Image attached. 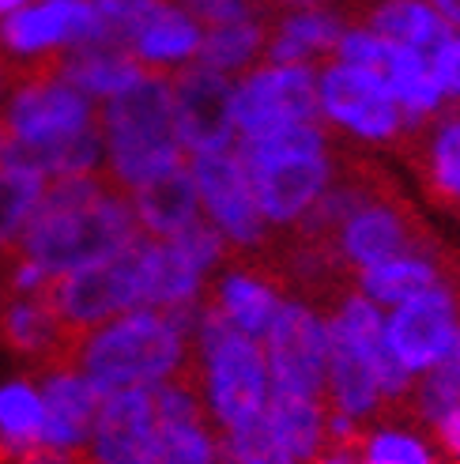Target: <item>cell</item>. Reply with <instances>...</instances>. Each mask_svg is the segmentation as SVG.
Masks as SVG:
<instances>
[{"label":"cell","instance_id":"cell-1","mask_svg":"<svg viewBox=\"0 0 460 464\" xmlns=\"http://www.w3.org/2000/svg\"><path fill=\"white\" fill-rule=\"evenodd\" d=\"M140 235L144 230L132 212V197L106 174H80L45 185L15 249L57 280L129 249Z\"/></svg>","mask_w":460,"mask_h":464},{"label":"cell","instance_id":"cell-2","mask_svg":"<svg viewBox=\"0 0 460 464\" xmlns=\"http://www.w3.org/2000/svg\"><path fill=\"white\" fill-rule=\"evenodd\" d=\"M204 314L200 306L177 310H125L76 336L72 362L102 397L118 389H155L170 378L189 374L193 333Z\"/></svg>","mask_w":460,"mask_h":464},{"label":"cell","instance_id":"cell-3","mask_svg":"<svg viewBox=\"0 0 460 464\" xmlns=\"http://www.w3.org/2000/svg\"><path fill=\"white\" fill-rule=\"evenodd\" d=\"M238 155L275 238L291 235L343 174L340 140L321 121H298L264 136H249L238 140Z\"/></svg>","mask_w":460,"mask_h":464},{"label":"cell","instance_id":"cell-4","mask_svg":"<svg viewBox=\"0 0 460 464\" xmlns=\"http://www.w3.org/2000/svg\"><path fill=\"white\" fill-rule=\"evenodd\" d=\"M99 129L106 144L102 174L125 193L144 189L189 162L174 125L170 76L163 72H148L125 95L102 102Z\"/></svg>","mask_w":460,"mask_h":464},{"label":"cell","instance_id":"cell-5","mask_svg":"<svg viewBox=\"0 0 460 464\" xmlns=\"http://www.w3.org/2000/svg\"><path fill=\"white\" fill-rule=\"evenodd\" d=\"M189 378L196 382L204 411H208V420L219 434L261 420L272 401L264 343L235 329V324H226L208 306H204L193 333Z\"/></svg>","mask_w":460,"mask_h":464},{"label":"cell","instance_id":"cell-6","mask_svg":"<svg viewBox=\"0 0 460 464\" xmlns=\"http://www.w3.org/2000/svg\"><path fill=\"white\" fill-rule=\"evenodd\" d=\"M317 118L340 144L362 151H388L411 140L407 118L381 68L325 61L317 68Z\"/></svg>","mask_w":460,"mask_h":464},{"label":"cell","instance_id":"cell-7","mask_svg":"<svg viewBox=\"0 0 460 464\" xmlns=\"http://www.w3.org/2000/svg\"><path fill=\"white\" fill-rule=\"evenodd\" d=\"M0 121H5L12 151H38L53 148L61 140L99 129V102H91L83 91L68 83L53 61H34L23 68V76L8 91L5 106H0Z\"/></svg>","mask_w":460,"mask_h":464},{"label":"cell","instance_id":"cell-8","mask_svg":"<svg viewBox=\"0 0 460 464\" xmlns=\"http://www.w3.org/2000/svg\"><path fill=\"white\" fill-rule=\"evenodd\" d=\"M268 355L272 392H298V397H325L332 336L325 298L306 291H287L280 314L261 336Z\"/></svg>","mask_w":460,"mask_h":464},{"label":"cell","instance_id":"cell-9","mask_svg":"<svg viewBox=\"0 0 460 464\" xmlns=\"http://www.w3.org/2000/svg\"><path fill=\"white\" fill-rule=\"evenodd\" d=\"M189 174L200 193V216L226 238V246L238 257H264L275 235L261 212V200L238 155V144L189 155Z\"/></svg>","mask_w":460,"mask_h":464},{"label":"cell","instance_id":"cell-10","mask_svg":"<svg viewBox=\"0 0 460 464\" xmlns=\"http://www.w3.org/2000/svg\"><path fill=\"white\" fill-rule=\"evenodd\" d=\"M144 238V235H140ZM140 238L129 249L113 253V257L76 268L68 276H57L50 287V303L61 314V321L76 336L95 329V324L118 317L125 310L148 306V284H144V257H140Z\"/></svg>","mask_w":460,"mask_h":464},{"label":"cell","instance_id":"cell-11","mask_svg":"<svg viewBox=\"0 0 460 464\" xmlns=\"http://www.w3.org/2000/svg\"><path fill=\"white\" fill-rule=\"evenodd\" d=\"M230 118L238 140L317 118V68L261 61L230 83Z\"/></svg>","mask_w":460,"mask_h":464},{"label":"cell","instance_id":"cell-12","mask_svg":"<svg viewBox=\"0 0 460 464\" xmlns=\"http://www.w3.org/2000/svg\"><path fill=\"white\" fill-rule=\"evenodd\" d=\"M460 340V280L449 272L434 287L385 310V352L411 374L442 366Z\"/></svg>","mask_w":460,"mask_h":464},{"label":"cell","instance_id":"cell-13","mask_svg":"<svg viewBox=\"0 0 460 464\" xmlns=\"http://www.w3.org/2000/svg\"><path fill=\"white\" fill-rule=\"evenodd\" d=\"M430 230L416 219V212L388 189H374L355 212L336 227V235L329 238L340 268L348 272V280L355 272L370 268L393 253L416 246L419 238H426Z\"/></svg>","mask_w":460,"mask_h":464},{"label":"cell","instance_id":"cell-14","mask_svg":"<svg viewBox=\"0 0 460 464\" xmlns=\"http://www.w3.org/2000/svg\"><path fill=\"white\" fill-rule=\"evenodd\" d=\"M230 83L235 80L212 72L200 61L186 64L181 72L170 76L174 125H177V140L186 148V155L238 144L235 118H230Z\"/></svg>","mask_w":460,"mask_h":464},{"label":"cell","instance_id":"cell-15","mask_svg":"<svg viewBox=\"0 0 460 464\" xmlns=\"http://www.w3.org/2000/svg\"><path fill=\"white\" fill-rule=\"evenodd\" d=\"M287 280L280 276L275 265H264L261 257H230L208 284V298L204 306L219 314L226 324L249 333V336H264L268 324L280 314L283 298H287Z\"/></svg>","mask_w":460,"mask_h":464},{"label":"cell","instance_id":"cell-16","mask_svg":"<svg viewBox=\"0 0 460 464\" xmlns=\"http://www.w3.org/2000/svg\"><path fill=\"white\" fill-rule=\"evenodd\" d=\"M87 31H91L87 0H31V5L0 19V50L23 64L53 61L64 50L87 42Z\"/></svg>","mask_w":460,"mask_h":464},{"label":"cell","instance_id":"cell-17","mask_svg":"<svg viewBox=\"0 0 460 464\" xmlns=\"http://www.w3.org/2000/svg\"><path fill=\"white\" fill-rule=\"evenodd\" d=\"M158 430L155 392L151 389H118L102 397L95 430L87 438V464H140Z\"/></svg>","mask_w":460,"mask_h":464},{"label":"cell","instance_id":"cell-18","mask_svg":"<svg viewBox=\"0 0 460 464\" xmlns=\"http://www.w3.org/2000/svg\"><path fill=\"white\" fill-rule=\"evenodd\" d=\"M38 389H42V404H45L42 446L83 453L91 430H95V420H99L102 392L87 382V374L76 362L45 366L38 378Z\"/></svg>","mask_w":460,"mask_h":464},{"label":"cell","instance_id":"cell-19","mask_svg":"<svg viewBox=\"0 0 460 464\" xmlns=\"http://www.w3.org/2000/svg\"><path fill=\"white\" fill-rule=\"evenodd\" d=\"M0 340L19 359L38 362H72L76 333L61 321L50 295H5L0 298Z\"/></svg>","mask_w":460,"mask_h":464},{"label":"cell","instance_id":"cell-20","mask_svg":"<svg viewBox=\"0 0 460 464\" xmlns=\"http://www.w3.org/2000/svg\"><path fill=\"white\" fill-rule=\"evenodd\" d=\"M446 276H449L446 249L434 242V235H426V238H419L416 246L393 253V257H385V261H378V265H370V268L355 272L351 284H355L366 298H374L381 310H393V306L404 303V298L434 287L438 280H446Z\"/></svg>","mask_w":460,"mask_h":464},{"label":"cell","instance_id":"cell-21","mask_svg":"<svg viewBox=\"0 0 460 464\" xmlns=\"http://www.w3.org/2000/svg\"><path fill=\"white\" fill-rule=\"evenodd\" d=\"M348 12L336 8H291L268 15V61L280 64H310L321 68L332 61L336 42L348 27Z\"/></svg>","mask_w":460,"mask_h":464},{"label":"cell","instance_id":"cell-22","mask_svg":"<svg viewBox=\"0 0 460 464\" xmlns=\"http://www.w3.org/2000/svg\"><path fill=\"white\" fill-rule=\"evenodd\" d=\"M200 42H204V23L181 0H163L158 12L140 27V34L132 38L129 50L148 72L174 76L200 57Z\"/></svg>","mask_w":460,"mask_h":464},{"label":"cell","instance_id":"cell-23","mask_svg":"<svg viewBox=\"0 0 460 464\" xmlns=\"http://www.w3.org/2000/svg\"><path fill=\"white\" fill-rule=\"evenodd\" d=\"M411 140H416V170L426 197L460 216V106H446Z\"/></svg>","mask_w":460,"mask_h":464},{"label":"cell","instance_id":"cell-24","mask_svg":"<svg viewBox=\"0 0 460 464\" xmlns=\"http://www.w3.org/2000/svg\"><path fill=\"white\" fill-rule=\"evenodd\" d=\"M53 68L99 106L125 95L132 83L148 76V68L132 57V50H125V45H95V42L64 50L61 57H53Z\"/></svg>","mask_w":460,"mask_h":464},{"label":"cell","instance_id":"cell-25","mask_svg":"<svg viewBox=\"0 0 460 464\" xmlns=\"http://www.w3.org/2000/svg\"><path fill=\"white\" fill-rule=\"evenodd\" d=\"M381 76H385L388 91L397 95L411 136L449 106L438 76H434V64H430L426 50H411V45H393L388 42V53L381 61Z\"/></svg>","mask_w":460,"mask_h":464},{"label":"cell","instance_id":"cell-26","mask_svg":"<svg viewBox=\"0 0 460 464\" xmlns=\"http://www.w3.org/2000/svg\"><path fill=\"white\" fill-rule=\"evenodd\" d=\"M129 197H132V212L140 219V230L148 238H174L189 223L200 219V193L189 174V162Z\"/></svg>","mask_w":460,"mask_h":464},{"label":"cell","instance_id":"cell-27","mask_svg":"<svg viewBox=\"0 0 460 464\" xmlns=\"http://www.w3.org/2000/svg\"><path fill=\"white\" fill-rule=\"evenodd\" d=\"M268 15H249V19H235V23H219V27H204V42H200V64L212 68V72L238 80L242 72H249L253 64L264 61L268 50Z\"/></svg>","mask_w":460,"mask_h":464},{"label":"cell","instance_id":"cell-28","mask_svg":"<svg viewBox=\"0 0 460 464\" xmlns=\"http://www.w3.org/2000/svg\"><path fill=\"white\" fill-rule=\"evenodd\" d=\"M362 19L393 45H411V50H434L453 27L430 0H366Z\"/></svg>","mask_w":460,"mask_h":464},{"label":"cell","instance_id":"cell-29","mask_svg":"<svg viewBox=\"0 0 460 464\" xmlns=\"http://www.w3.org/2000/svg\"><path fill=\"white\" fill-rule=\"evenodd\" d=\"M359 460L362 464H446L438 446L430 442V434L397 411H385L381 420L366 423L362 442H359Z\"/></svg>","mask_w":460,"mask_h":464},{"label":"cell","instance_id":"cell-30","mask_svg":"<svg viewBox=\"0 0 460 464\" xmlns=\"http://www.w3.org/2000/svg\"><path fill=\"white\" fill-rule=\"evenodd\" d=\"M325 397H298V392H272V401L264 408V423L272 434L298 457V460H313L321 450L329 446L325 438Z\"/></svg>","mask_w":460,"mask_h":464},{"label":"cell","instance_id":"cell-31","mask_svg":"<svg viewBox=\"0 0 460 464\" xmlns=\"http://www.w3.org/2000/svg\"><path fill=\"white\" fill-rule=\"evenodd\" d=\"M45 404L38 382H8L0 385V453L19 457L42 446Z\"/></svg>","mask_w":460,"mask_h":464},{"label":"cell","instance_id":"cell-32","mask_svg":"<svg viewBox=\"0 0 460 464\" xmlns=\"http://www.w3.org/2000/svg\"><path fill=\"white\" fill-rule=\"evenodd\" d=\"M45 185H50V178L42 170L19 167V162H0V257L19 246Z\"/></svg>","mask_w":460,"mask_h":464},{"label":"cell","instance_id":"cell-33","mask_svg":"<svg viewBox=\"0 0 460 464\" xmlns=\"http://www.w3.org/2000/svg\"><path fill=\"white\" fill-rule=\"evenodd\" d=\"M140 464H223L219 430L212 427L208 415L204 420L158 423Z\"/></svg>","mask_w":460,"mask_h":464},{"label":"cell","instance_id":"cell-34","mask_svg":"<svg viewBox=\"0 0 460 464\" xmlns=\"http://www.w3.org/2000/svg\"><path fill=\"white\" fill-rule=\"evenodd\" d=\"M374 189H378V185H374L370 178H362V174H340V178L329 185V189H325V197H321V200L310 208V216L298 223L291 235L313 238V242H329V238L336 235V227L348 219Z\"/></svg>","mask_w":460,"mask_h":464},{"label":"cell","instance_id":"cell-35","mask_svg":"<svg viewBox=\"0 0 460 464\" xmlns=\"http://www.w3.org/2000/svg\"><path fill=\"white\" fill-rule=\"evenodd\" d=\"M91 5V31L87 42L95 45H132L144 23L158 12L163 0H87ZM83 45V42H80Z\"/></svg>","mask_w":460,"mask_h":464},{"label":"cell","instance_id":"cell-36","mask_svg":"<svg viewBox=\"0 0 460 464\" xmlns=\"http://www.w3.org/2000/svg\"><path fill=\"white\" fill-rule=\"evenodd\" d=\"M219 453L223 464H302L280 438L272 434V427L261 420H253L238 430H223L219 434Z\"/></svg>","mask_w":460,"mask_h":464},{"label":"cell","instance_id":"cell-37","mask_svg":"<svg viewBox=\"0 0 460 464\" xmlns=\"http://www.w3.org/2000/svg\"><path fill=\"white\" fill-rule=\"evenodd\" d=\"M456 404H460V378L442 362V366H434V370H426V374L416 378V389H411L404 408L423 430H430Z\"/></svg>","mask_w":460,"mask_h":464},{"label":"cell","instance_id":"cell-38","mask_svg":"<svg viewBox=\"0 0 460 464\" xmlns=\"http://www.w3.org/2000/svg\"><path fill=\"white\" fill-rule=\"evenodd\" d=\"M385 53H388V42L359 15V19H348V27H343L332 57L348 61V64H359V68H381Z\"/></svg>","mask_w":460,"mask_h":464},{"label":"cell","instance_id":"cell-39","mask_svg":"<svg viewBox=\"0 0 460 464\" xmlns=\"http://www.w3.org/2000/svg\"><path fill=\"white\" fill-rule=\"evenodd\" d=\"M430 64H434V76H438V83L446 91V102L460 106V27H453L438 45H434Z\"/></svg>","mask_w":460,"mask_h":464},{"label":"cell","instance_id":"cell-40","mask_svg":"<svg viewBox=\"0 0 460 464\" xmlns=\"http://www.w3.org/2000/svg\"><path fill=\"white\" fill-rule=\"evenodd\" d=\"M181 5H186L204 27H219V23H235V19L272 12L268 0H181Z\"/></svg>","mask_w":460,"mask_h":464},{"label":"cell","instance_id":"cell-41","mask_svg":"<svg viewBox=\"0 0 460 464\" xmlns=\"http://www.w3.org/2000/svg\"><path fill=\"white\" fill-rule=\"evenodd\" d=\"M426 434H430V442L438 446V453H442L446 464H460V404L453 411H446Z\"/></svg>","mask_w":460,"mask_h":464},{"label":"cell","instance_id":"cell-42","mask_svg":"<svg viewBox=\"0 0 460 464\" xmlns=\"http://www.w3.org/2000/svg\"><path fill=\"white\" fill-rule=\"evenodd\" d=\"M362 430H366V423L355 420V415L336 411V408L325 411V438H329V446H359Z\"/></svg>","mask_w":460,"mask_h":464},{"label":"cell","instance_id":"cell-43","mask_svg":"<svg viewBox=\"0 0 460 464\" xmlns=\"http://www.w3.org/2000/svg\"><path fill=\"white\" fill-rule=\"evenodd\" d=\"M306 464H359V446H325Z\"/></svg>","mask_w":460,"mask_h":464},{"label":"cell","instance_id":"cell-44","mask_svg":"<svg viewBox=\"0 0 460 464\" xmlns=\"http://www.w3.org/2000/svg\"><path fill=\"white\" fill-rule=\"evenodd\" d=\"M343 0H268L272 12H291V8H336Z\"/></svg>","mask_w":460,"mask_h":464},{"label":"cell","instance_id":"cell-45","mask_svg":"<svg viewBox=\"0 0 460 464\" xmlns=\"http://www.w3.org/2000/svg\"><path fill=\"white\" fill-rule=\"evenodd\" d=\"M430 5L442 12V19L449 27H460V0H430Z\"/></svg>","mask_w":460,"mask_h":464},{"label":"cell","instance_id":"cell-46","mask_svg":"<svg viewBox=\"0 0 460 464\" xmlns=\"http://www.w3.org/2000/svg\"><path fill=\"white\" fill-rule=\"evenodd\" d=\"M23 5H31V0H0V19H5L8 12H15V8H23Z\"/></svg>","mask_w":460,"mask_h":464},{"label":"cell","instance_id":"cell-47","mask_svg":"<svg viewBox=\"0 0 460 464\" xmlns=\"http://www.w3.org/2000/svg\"><path fill=\"white\" fill-rule=\"evenodd\" d=\"M446 366H449V370H453V374L460 378V340H456V347H453V355L446 359Z\"/></svg>","mask_w":460,"mask_h":464},{"label":"cell","instance_id":"cell-48","mask_svg":"<svg viewBox=\"0 0 460 464\" xmlns=\"http://www.w3.org/2000/svg\"><path fill=\"white\" fill-rule=\"evenodd\" d=\"M5 140H8V132H5V121H0V151H5Z\"/></svg>","mask_w":460,"mask_h":464},{"label":"cell","instance_id":"cell-49","mask_svg":"<svg viewBox=\"0 0 460 464\" xmlns=\"http://www.w3.org/2000/svg\"><path fill=\"white\" fill-rule=\"evenodd\" d=\"M359 464H362V460H359Z\"/></svg>","mask_w":460,"mask_h":464}]
</instances>
